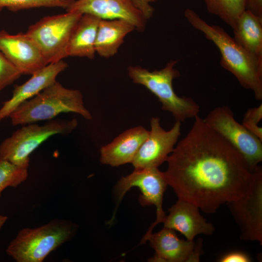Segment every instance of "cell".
I'll list each match as a JSON object with an SVG mask.
<instances>
[{
  "label": "cell",
  "mask_w": 262,
  "mask_h": 262,
  "mask_svg": "<svg viewBox=\"0 0 262 262\" xmlns=\"http://www.w3.org/2000/svg\"><path fill=\"white\" fill-rule=\"evenodd\" d=\"M169 156L165 180L178 199L207 213L249 190L253 172L241 154L197 115Z\"/></svg>",
  "instance_id": "obj_1"
},
{
  "label": "cell",
  "mask_w": 262,
  "mask_h": 262,
  "mask_svg": "<svg viewBox=\"0 0 262 262\" xmlns=\"http://www.w3.org/2000/svg\"><path fill=\"white\" fill-rule=\"evenodd\" d=\"M184 14L192 26L202 32L217 47L221 54V66L230 72L244 88L251 90L256 100H262V63L222 27L208 24L191 9H186Z\"/></svg>",
  "instance_id": "obj_2"
},
{
  "label": "cell",
  "mask_w": 262,
  "mask_h": 262,
  "mask_svg": "<svg viewBox=\"0 0 262 262\" xmlns=\"http://www.w3.org/2000/svg\"><path fill=\"white\" fill-rule=\"evenodd\" d=\"M74 113L92 119L84 105L81 92L64 87L58 82L20 104L9 116L12 125H20L50 120L62 113Z\"/></svg>",
  "instance_id": "obj_3"
},
{
  "label": "cell",
  "mask_w": 262,
  "mask_h": 262,
  "mask_svg": "<svg viewBox=\"0 0 262 262\" xmlns=\"http://www.w3.org/2000/svg\"><path fill=\"white\" fill-rule=\"evenodd\" d=\"M177 62L171 60L163 68L152 71L131 66L128 74L134 83L143 85L158 98L164 110L170 113L176 121L181 122L198 115L200 107L192 98L180 97L174 90L173 81L180 75L175 68Z\"/></svg>",
  "instance_id": "obj_4"
},
{
  "label": "cell",
  "mask_w": 262,
  "mask_h": 262,
  "mask_svg": "<svg viewBox=\"0 0 262 262\" xmlns=\"http://www.w3.org/2000/svg\"><path fill=\"white\" fill-rule=\"evenodd\" d=\"M77 125L75 118L53 119L42 125L36 123L27 124L0 144V159L28 169L30 155L41 144L53 135L69 134Z\"/></svg>",
  "instance_id": "obj_5"
},
{
  "label": "cell",
  "mask_w": 262,
  "mask_h": 262,
  "mask_svg": "<svg viewBox=\"0 0 262 262\" xmlns=\"http://www.w3.org/2000/svg\"><path fill=\"white\" fill-rule=\"evenodd\" d=\"M72 229L64 221H51L39 227L20 230L6 250L17 262H41L67 241Z\"/></svg>",
  "instance_id": "obj_6"
},
{
  "label": "cell",
  "mask_w": 262,
  "mask_h": 262,
  "mask_svg": "<svg viewBox=\"0 0 262 262\" xmlns=\"http://www.w3.org/2000/svg\"><path fill=\"white\" fill-rule=\"evenodd\" d=\"M82 15L66 11L44 17L29 27L26 33L37 46L48 64L67 57L70 37Z\"/></svg>",
  "instance_id": "obj_7"
},
{
  "label": "cell",
  "mask_w": 262,
  "mask_h": 262,
  "mask_svg": "<svg viewBox=\"0 0 262 262\" xmlns=\"http://www.w3.org/2000/svg\"><path fill=\"white\" fill-rule=\"evenodd\" d=\"M203 119L241 154L252 171L259 165L262 161V140L237 122L229 107L214 108Z\"/></svg>",
  "instance_id": "obj_8"
},
{
  "label": "cell",
  "mask_w": 262,
  "mask_h": 262,
  "mask_svg": "<svg viewBox=\"0 0 262 262\" xmlns=\"http://www.w3.org/2000/svg\"><path fill=\"white\" fill-rule=\"evenodd\" d=\"M168 185L164 173L158 168L134 169L130 174L123 177L115 187L117 199L116 209L126 193L133 187H138L142 193L139 201L143 206L154 205L156 210V219L149 228L141 241L152 233L153 228L163 223L166 215L163 208L164 194Z\"/></svg>",
  "instance_id": "obj_9"
},
{
  "label": "cell",
  "mask_w": 262,
  "mask_h": 262,
  "mask_svg": "<svg viewBox=\"0 0 262 262\" xmlns=\"http://www.w3.org/2000/svg\"><path fill=\"white\" fill-rule=\"evenodd\" d=\"M248 192L227 205L240 230V239L258 241L262 245V168L258 165L253 172Z\"/></svg>",
  "instance_id": "obj_10"
},
{
  "label": "cell",
  "mask_w": 262,
  "mask_h": 262,
  "mask_svg": "<svg viewBox=\"0 0 262 262\" xmlns=\"http://www.w3.org/2000/svg\"><path fill=\"white\" fill-rule=\"evenodd\" d=\"M181 122L176 121L169 131L161 126L160 118L150 120V130L136 154L132 164L134 169L158 168L166 162L180 135Z\"/></svg>",
  "instance_id": "obj_11"
},
{
  "label": "cell",
  "mask_w": 262,
  "mask_h": 262,
  "mask_svg": "<svg viewBox=\"0 0 262 262\" xmlns=\"http://www.w3.org/2000/svg\"><path fill=\"white\" fill-rule=\"evenodd\" d=\"M175 230L164 228L158 232L151 233L141 244L149 241L155 254L149 259L154 262H197L202 250V241L181 239Z\"/></svg>",
  "instance_id": "obj_12"
},
{
  "label": "cell",
  "mask_w": 262,
  "mask_h": 262,
  "mask_svg": "<svg viewBox=\"0 0 262 262\" xmlns=\"http://www.w3.org/2000/svg\"><path fill=\"white\" fill-rule=\"evenodd\" d=\"M0 50L21 75H32L48 64L26 33L12 34L0 31Z\"/></svg>",
  "instance_id": "obj_13"
},
{
  "label": "cell",
  "mask_w": 262,
  "mask_h": 262,
  "mask_svg": "<svg viewBox=\"0 0 262 262\" xmlns=\"http://www.w3.org/2000/svg\"><path fill=\"white\" fill-rule=\"evenodd\" d=\"M66 11L89 14L101 19H123L143 32L147 19L130 0H75Z\"/></svg>",
  "instance_id": "obj_14"
},
{
  "label": "cell",
  "mask_w": 262,
  "mask_h": 262,
  "mask_svg": "<svg viewBox=\"0 0 262 262\" xmlns=\"http://www.w3.org/2000/svg\"><path fill=\"white\" fill-rule=\"evenodd\" d=\"M63 60L48 64L32 75L24 83L16 85L12 97L0 108V122L10 115L23 102L34 97L56 82L58 75L67 67Z\"/></svg>",
  "instance_id": "obj_15"
},
{
  "label": "cell",
  "mask_w": 262,
  "mask_h": 262,
  "mask_svg": "<svg viewBox=\"0 0 262 262\" xmlns=\"http://www.w3.org/2000/svg\"><path fill=\"white\" fill-rule=\"evenodd\" d=\"M168 210L164 227L179 231L186 240L193 241L197 235L213 233L214 226L201 215L199 208L196 205L178 199Z\"/></svg>",
  "instance_id": "obj_16"
},
{
  "label": "cell",
  "mask_w": 262,
  "mask_h": 262,
  "mask_svg": "<svg viewBox=\"0 0 262 262\" xmlns=\"http://www.w3.org/2000/svg\"><path fill=\"white\" fill-rule=\"evenodd\" d=\"M148 132L142 126L133 127L123 132L112 142L101 147L100 162L112 166L131 163Z\"/></svg>",
  "instance_id": "obj_17"
},
{
  "label": "cell",
  "mask_w": 262,
  "mask_h": 262,
  "mask_svg": "<svg viewBox=\"0 0 262 262\" xmlns=\"http://www.w3.org/2000/svg\"><path fill=\"white\" fill-rule=\"evenodd\" d=\"M101 19L89 14L82 15L69 40L67 57L94 58L98 29Z\"/></svg>",
  "instance_id": "obj_18"
},
{
  "label": "cell",
  "mask_w": 262,
  "mask_h": 262,
  "mask_svg": "<svg viewBox=\"0 0 262 262\" xmlns=\"http://www.w3.org/2000/svg\"><path fill=\"white\" fill-rule=\"evenodd\" d=\"M134 30L131 23L123 19H100L96 40V52L105 58L114 56L126 35Z\"/></svg>",
  "instance_id": "obj_19"
},
{
  "label": "cell",
  "mask_w": 262,
  "mask_h": 262,
  "mask_svg": "<svg viewBox=\"0 0 262 262\" xmlns=\"http://www.w3.org/2000/svg\"><path fill=\"white\" fill-rule=\"evenodd\" d=\"M234 40L249 54L262 63V17L246 9L238 18Z\"/></svg>",
  "instance_id": "obj_20"
},
{
  "label": "cell",
  "mask_w": 262,
  "mask_h": 262,
  "mask_svg": "<svg viewBox=\"0 0 262 262\" xmlns=\"http://www.w3.org/2000/svg\"><path fill=\"white\" fill-rule=\"evenodd\" d=\"M207 11L218 16L232 29L246 9V0H203Z\"/></svg>",
  "instance_id": "obj_21"
},
{
  "label": "cell",
  "mask_w": 262,
  "mask_h": 262,
  "mask_svg": "<svg viewBox=\"0 0 262 262\" xmlns=\"http://www.w3.org/2000/svg\"><path fill=\"white\" fill-rule=\"evenodd\" d=\"M75 0H0V12L4 8L13 12L38 7H61L66 10Z\"/></svg>",
  "instance_id": "obj_22"
},
{
  "label": "cell",
  "mask_w": 262,
  "mask_h": 262,
  "mask_svg": "<svg viewBox=\"0 0 262 262\" xmlns=\"http://www.w3.org/2000/svg\"><path fill=\"white\" fill-rule=\"evenodd\" d=\"M28 177V169L0 159V196L8 187H16Z\"/></svg>",
  "instance_id": "obj_23"
},
{
  "label": "cell",
  "mask_w": 262,
  "mask_h": 262,
  "mask_svg": "<svg viewBox=\"0 0 262 262\" xmlns=\"http://www.w3.org/2000/svg\"><path fill=\"white\" fill-rule=\"evenodd\" d=\"M21 75L0 50V92L18 79Z\"/></svg>",
  "instance_id": "obj_24"
},
{
  "label": "cell",
  "mask_w": 262,
  "mask_h": 262,
  "mask_svg": "<svg viewBox=\"0 0 262 262\" xmlns=\"http://www.w3.org/2000/svg\"><path fill=\"white\" fill-rule=\"evenodd\" d=\"M262 119V104L250 108L245 113L242 124L252 133L262 140V128L258 124Z\"/></svg>",
  "instance_id": "obj_25"
},
{
  "label": "cell",
  "mask_w": 262,
  "mask_h": 262,
  "mask_svg": "<svg viewBox=\"0 0 262 262\" xmlns=\"http://www.w3.org/2000/svg\"><path fill=\"white\" fill-rule=\"evenodd\" d=\"M134 6L147 19H150L154 12V8L150 3L157 0H130Z\"/></svg>",
  "instance_id": "obj_26"
},
{
  "label": "cell",
  "mask_w": 262,
  "mask_h": 262,
  "mask_svg": "<svg viewBox=\"0 0 262 262\" xmlns=\"http://www.w3.org/2000/svg\"><path fill=\"white\" fill-rule=\"evenodd\" d=\"M220 262H249L251 259L246 254L241 251H232L228 253L219 259Z\"/></svg>",
  "instance_id": "obj_27"
},
{
  "label": "cell",
  "mask_w": 262,
  "mask_h": 262,
  "mask_svg": "<svg viewBox=\"0 0 262 262\" xmlns=\"http://www.w3.org/2000/svg\"><path fill=\"white\" fill-rule=\"evenodd\" d=\"M246 9L262 17V0H246Z\"/></svg>",
  "instance_id": "obj_28"
},
{
  "label": "cell",
  "mask_w": 262,
  "mask_h": 262,
  "mask_svg": "<svg viewBox=\"0 0 262 262\" xmlns=\"http://www.w3.org/2000/svg\"><path fill=\"white\" fill-rule=\"evenodd\" d=\"M7 219V216L0 215V229L2 228L4 223L6 222Z\"/></svg>",
  "instance_id": "obj_29"
}]
</instances>
